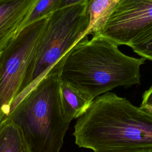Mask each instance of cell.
I'll return each mask as SVG.
<instances>
[{
	"mask_svg": "<svg viewBox=\"0 0 152 152\" xmlns=\"http://www.w3.org/2000/svg\"><path fill=\"white\" fill-rule=\"evenodd\" d=\"M73 135L94 152H128L152 148V112L114 93L97 96L78 118Z\"/></svg>",
	"mask_w": 152,
	"mask_h": 152,
	"instance_id": "cell-1",
	"label": "cell"
},
{
	"mask_svg": "<svg viewBox=\"0 0 152 152\" xmlns=\"http://www.w3.org/2000/svg\"><path fill=\"white\" fill-rule=\"evenodd\" d=\"M100 34L79 41L61 60V81L89 100L118 87L140 85L145 61L122 53Z\"/></svg>",
	"mask_w": 152,
	"mask_h": 152,
	"instance_id": "cell-2",
	"label": "cell"
},
{
	"mask_svg": "<svg viewBox=\"0 0 152 152\" xmlns=\"http://www.w3.org/2000/svg\"><path fill=\"white\" fill-rule=\"evenodd\" d=\"M61 65L59 61L7 118L21 128L31 152H60L69 128L61 105Z\"/></svg>",
	"mask_w": 152,
	"mask_h": 152,
	"instance_id": "cell-3",
	"label": "cell"
},
{
	"mask_svg": "<svg viewBox=\"0 0 152 152\" xmlns=\"http://www.w3.org/2000/svg\"><path fill=\"white\" fill-rule=\"evenodd\" d=\"M88 1L59 9L48 16L21 92L13 100L10 112L84 37L89 25Z\"/></svg>",
	"mask_w": 152,
	"mask_h": 152,
	"instance_id": "cell-4",
	"label": "cell"
},
{
	"mask_svg": "<svg viewBox=\"0 0 152 152\" xmlns=\"http://www.w3.org/2000/svg\"><path fill=\"white\" fill-rule=\"evenodd\" d=\"M48 17L23 28L0 52V118L3 122L10 113L13 100L21 92Z\"/></svg>",
	"mask_w": 152,
	"mask_h": 152,
	"instance_id": "cell-5",
	"label": "cell"
},
{
	"mask_svg": "<svg viewBox=\"0 0 152 152\" xmlns=\"http://www.w3.org/2000/svg\"><path fill=\"white\" fill-rule=\"evenodd\" d=\"M152 25V0H119L99 33L128 46Z\"/></svg>",
	"mask_w": 152,
	"mask_h": 152,
	"instance_id": "cell-6",
	"label": "cell"
},
{
	"mask_svg": "<svg viewBox=\"0 0 152 152\" xmlns=\"http://www.w3.org/2000/svg\"><path fill=\"white\" fill-rule=\"evenodd\" d=\"M38 0H0V52L22 30Z\"/></svg>",
	"mask_w": 152,
	"mask_h": 152,
	"instance_id": "cell-7",
	"label": "cell"
},
{
	"mask_svg": "<svg viewBox=\"0 0 152 152\" xmlns=\"http://www.w3.org/2000/svg\"><path fill=\"white\" fill-rule=\"evenodd\" d=\"M60 93L63 114L69 122L72 119L81 116L92 102L81 93L62 81Z\"/></svg>",
	"mask_w": 152,
	"mask_h": 152,
	"instance_id": "cell-8",
	"label": "cell"
},
{
	"mask_svg": "<svg viewBox=\"0 0 152 152\" xmlns=\"http://www.w3.org/2000/svg\"><path fill=\"white\" fill-rule=\"evenodd\" d=\"M0 152H31L21 128L8 118L0 125Z\"/></svg>",
	"mask_w": 152,
	"mask_h": 152,
	"instance_id": "cell-9",
	"label": "cell"
},
{
	"mask_svg": "<svg viewBox=\"0 0 152 152\" xmlns=\"http://www.w3.org/2000/svg\"><path fill=\"white\" fill-rule=\"evenodd\" d=\"M119 1L88 0L87 12L89 17V25L84 37L101 32Z\"/></svg>",
	"mask_w": 152,
	"mask_h": 152,
	"instance_id": "cell-10",
	"label": "cell"
},
{
	"mask_svg": "<svg viewBox=\"0 0 152 152\" xmlns=\"http://www.w3.org/2000/svg\"><path fill=\"white\" fill-rule=\"evenodd\" d=\"M128 46L145 60L152 61V25L136 37Z\"/></svg>",
	"mask_w": 152,
	"mask_h": 152,
	"instance_id": "cell-11",
	"label": "cell"
},
{
	"mask_svg": "<svg viewBox=\"0 0 152 152\" xmlns=\"http://www.w3.org/2000/svg\"><path fill=\"white\" fill-rule=\"evenodd\" d=\"M61 0H38L36 6L23 24L22 29L30 24L48 17L59 9Z\"/></svg>",
	"mask_w": 152,
	"mask_h": 152,
	"instance_id": "cell-12",
	"label": "cell"
},
{
	"mask_svg": "<svg viewBox=\"0 0 152 152\" xmlns=\"http://www.w3.org/2000/svg\"><path fill=\"white\" fill-rule=\"evenodd\" d=\"M151 106H152V86L143 93L140 107L145 108Z\"/></svg>",
	"mask_w": 152,
	"mask_h": 152,
	"instance_id": "cell-13",
	"label": "cell"
},
{
	"mask_svg": "<svg viewBox=\"0 0 152 152\" xmlns=\"http://www.w3.org/2000/svg\"><path fill=\"white\" fill-rule=\"evenodd\" d=\"M84 1H86V0H61L59 5V9L71 6Z\"/></svg>",
	"mask_w": 152,
	"mask_h": 152,
	"instance_id": "cell-14",
	"label": "cell"
},
{
	"mask_svg": "<svg viewBox=\"0 0 152 152\" xmlns=\"http://www.w3.org/2000/svg\"><path fill=\"white\" fill-rule=\"evenodd\" d=\"M128 152H152V148L139 150H135V151H128Z\"/></svg>",
	"mask_w": 152,
	"mask_h": 152,
	"instance_id": "cell-15",
	"label": "cell"
},
{
	"mask_svg": "<svg viewBox=\"0 0 152 152\" xmlns=\"http://www.w3.org/2000/svg\"><path fill=\"white\" fill-rule=\"evenodd\" d=\"M142 109H145V110H147L150 112H152V106H148V107H146L142 108Z\"/></svg>",
	"mask_w": 152,
	"mask_h": 152,
	"instance_id": "cell-16",
	"label": "cell"
},
{
	"mask_svg": "<svg viewBox=\"0 0 152 152\" xmlns=\"http://www.w3.org/2000/svg\"><path fill=\"white\" fill-rule=\"evenodd\" d=\"M2 122H3V121H2L1 119V118H0V125H1V124H2Z\"/></svg>",
	"mask_w": 152,
	"mask_h": 152,
	"instance_id": "cell-17",
	"label": "cell"
}]
</instances>
